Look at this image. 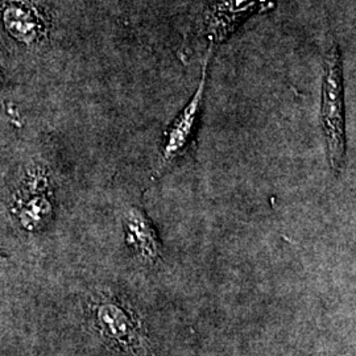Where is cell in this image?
<instances>
[{"instance_id": "7a4b0ae2", "label": "cell", "mask_w": 356, "mask_h": 356, "mask_svg": "<svg viewBox=\"0 0 356 356\" xmlns=\"http://www.w3.org/2000/svg\"><path fill=\"white\" fill-rule=\"evenodd\" d=\"M211 51L213 49H210L207 56L204 57L201 82L195 90L194 95L191 97V102L185 106V108L181 111V114L178 115L177 118L175 119V122L166 131L165 140H164L163 151L160 156V163H159V172H161V169H164L170 163H173L181 154H184L191 144L193 135H194V129L198 123L201 108L204 104L207 65H209V58H210Z\"/></svg>"}, {"instance_id": "6da1fadb", "label": "cell", "mask_w": 356, "mask_h": 356, "mask_svg": "<svg viewBox=\"0 0 356 356\" xmlns=\"http://www.w3.org/2000/svg\"><path fill=\"white\" fill-rule=\"evenodd\" d=\"M321 122L331 168L339 172L346 156V131L342 60L337 44L329 48L323 61Z\"/></svg>"}, {"instance_id": "277c9868", "label": "cell", "mask_w": 356, "mask_h": 356, "mask_svg": "<svg viewBox=\"0 0 356 356\" xmlns=\"http://www.w3.org/2000/svg\"><path fill=\"white\" fill-rule=\"evenodd\" d=\"M127 232L131 245L143 257L153 260L159 256V243L156 239L152 225L140 211L131 213L128 218Z\"/></svg>"}, {"instance_id": "3957f363", "label": "cell", "mask_w": 356, "mask_h": 356, "mask_svg": "<svg viewBox=\"0 0 356 356\" xmlns=\"http://www.w3.org/2000/svg\"><path fill=\"white\" fill-rule=\"evenodd\" d=\"M270 0H216L206 16V36L211 42H220L236 26L259 7Z\"/></svg>"}]
</instances>
